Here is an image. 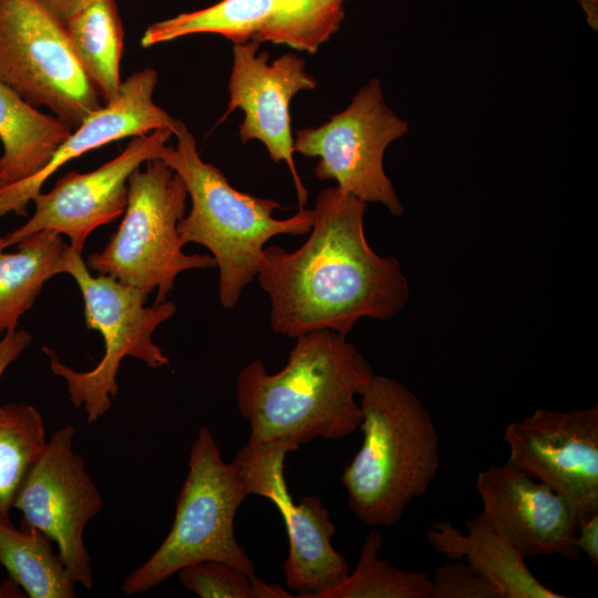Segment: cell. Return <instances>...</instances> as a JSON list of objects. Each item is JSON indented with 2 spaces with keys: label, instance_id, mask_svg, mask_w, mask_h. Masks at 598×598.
Wrapping results in <instances>:
<instances>
[{
  "label": "cell",
  "instance_id": "25",
  "mask_svg": "<svg viewBox=\"0 0 598 598\" xmlns=\"http://www.w3.org/2000/svg\"><path fill=\"white\" fill-rule=\"evenodd\" d=\"M346 0H281L283 17L275 43L315 53L339 29Z\"/></svg>",
  "mask_w": 598,
  "mask_h": 598
},
{
  "label": "cell",
  "instance_id": "8",
  "mask_svg": "<svg viewBox=\"0 0 598 598\" xmlns=\"http://www.w3.org/2000/svg\"><path fill=\"white\" fill-rule=\"evenodd\" d=\"M0 82L72 130L104 104L63 23L35 0H0Z\"/></svg>",
  "mask_w": 598,
  "mask_h": 598
},
{
  "label": "cell",
  "instance_id": "5",
  "mask_svg": "<svg viewBox=\"0 0 598 598\" xmlns=\"http://www.w3.org/2000/svg\"><path fill=\"white\" fill-rule=\"evenodd\" d=\"M249 495L238 466L224 462L210 430L202 425L190 447L172 528L155 553L127 575L121 591L143 594L203 560H220L255 577L254 564L234 533L237 511Z\"/></svg>",
  "mask_w": 598,
  "mask_h": 598
},
{
  "label": "cell",
  "instance_id": "18",
  "mask_svg": "<svg viewBox=\"0 0 598 598\" xmlns=\"http://www.w3.org/2000/svg\"><path fill=\"white\" fill-rule=\"evenodd\" d=\"M72 128L42 113L0 82L1 187L41 172Z\"/></svg>",
  "mask_w": 598,
  "mask_h": 598
},
{
  "label": "cell",
  "instance_id": "26",
  "mask_svg": "<svg viewBox=\"0 0 598 598\" xmlns=\"http://www.w3.org/2000/svg\"><path fill=\"white\" fill-rule=\"evenodd\" d=\"M181 584L200 598H258L247 574L220 560H203L177 571Z\"/></svg>",
  "mask_w": 598,
  "mask_h": 598
},
{
  "label": "cell",
  "instance_id": "3",
  "mask_svg": "<svg viewBox=\"0 0 598 598\" xmlns=\"http://www.w3.org/2000/svg\"><path fill=\"white\" fill-rule=\"evenodd\" d=\"M359 395L362 444L341 480L362 523L390 526L434 480L439 437L430 412L395 379L373 374Z\"/></svg>",
  "mask_w": 598,
  "mask_h": 598
},
{
  "label": "cell",
  "instance_id": "27",
  "mask_svg": "<svg viewBox=\"0 0 598 598\" xmlns=\"http://www.w3.org/2000/svg\"><path fill=\"white\" fill-rule=\"evenodd\" d=\"M430 598H501V594L467 563L454 561L437 567Z\"/></svg>",
  "mask_w": 598,
  "mask_h": 598
},
{
  "label": "cell",
  "instance_id": "31",
  "mask_svg": "<svg viewBox=\"0 0 598 598\" xmlns=\"http://www.w3.org/2000/svg\"><path fill=\"white\" fill-rule=\"evenodd\" d=\"M586 13L589 25L597 30L598 28V0H577Z\"/></svg>",
  "mask_w": 598,
  "mask_h": 598
},
{
  "label": "cell",
  "instance_id": "20",
  "mask_svg": "<svg viewBox=\"0 0 598 598\" xmlns=\"http://www.w3.org/2000/svg\"><path fill=\"white\" fill-rule=\"evenodd\" d=\"M282 17L281 0H221L206 9L152 23L141 44L150 48L196 33L221 34L234 44L251 40L275 43Z\"/></svg>",
  "mask_w": 598,
  "mask_h": 598
},
{
  "label": "cell",
  "instance_id": "29",
  "mask_svg": "<svg viewBox=\"0 0 598 598\" xmlns=\"http://www.w3.org/2000/svg\"><path fill=\"white\" fill-rule=\"evenodd\" d=\"M575 545L585 553L590 564L598 567V513L579 523Z\"/></svg>",
  "mask_w": 598,
  "mask_h": 598
},
{
  "label": "cell",
  "instance_id": "6",
  "mask_svg": "<svg viewBox=\"0 0 598 598\" xmlns=\"http://www.w3.org/2000/svg\"><path fill=\"white\" fill-rule=\"evenodd\" d=\"M135 169L127 182V204L117 230L102 251L92 252L89 269L134 287L155 303L166 300L176 277L188 269L216 266L212 255H186L178 223L188 196L182 177L161 158Z\"/></svg>",
  "mask_w": 598,
  "mask_h": 598
},
{
  "label": "cell",
  "instance_id": "4",
  "mask_svg": "<svg viewBox=\"0 0 598 598\" xmlns=\"http://www.w3.org/2000/svg\"><path fill=\"white\" fill-rule=\"evenodd\" d=\"M173 134L176 147L166 146L161 159L178 173L192 200L189 213L178 223V234L184 245L195 243L210 251L219 268V301L233 309L257 276L267 241L277 235L309 233L313 209L275 218L280 204L231 187L218 168L200 158L195 137L183 122L176 121Z\"/></svg>",
  "mask_w": 598,
  "mask_h": 598
},
{
  "label": "cell",
  "instance_id": "33",
  "mask_svg": "<svg viewBox=\"0 0 598 598\" xmlns=\"http://www.w3.org/2000/svg\"><path fill=\"white\" fill-rule=\"evenodd\" d=\"M0 188H1V182H0Z\"/></svg>",
  "mask_w": 598,
  "mask_h": 598
},
{
  "label": "cell",
  "instance_id": "14",
  "mask_svg": "<svg viewBox=\"0 0 598 598\" xmlns=\"http://www.w3.org/2000/svg\"><path fill=\"white\" fill-rule=\"evenodd\" d=\"M259 44L257 40L234 44L229 101L218 123L236 109L244 112L245 117L239 125L241 142L259 140L276 163L286 162L296 186L299 209H302L307 204L308 190L292 157L289 105L295 94L315 89L317 81L305 71V61L296 54L286 53L268 64V52L256 54Z\"/></svg>",
  "mask_w": 598,
  "mask_h": 598
},
{
  "label": "cell",
  "instance_id": "11",
  "mask_svg": "<svg viewBox=\"0 0 598 598\" xmlns=\"http://www.w3.org/2000/svg\"><path fill=\"white\" fill-rule=\"evenodd\" d=\"M75 429L52 433L29 470L13 503L22 513L21 528L37 529L58 546L76 582L93 588L84 530L103 507V498L85 461L73 450Z\"/></svg>",
  "mask_w": 598,
  "mask_h": 598
},
{
  "label": "cell",
  "instance_id": "22",
  "mask_svg": "<svg viewBox=\"0 0 598 598\" xmlns=\"http://www.w3.org/2000/svg\"><path fill=\"white\" fill-rule=\"evenodd\" d=\"M0 565L30 598H73L75 579L53 549V542L37 529L0 522Z\"/></svg>",
  "mask_w": 598,
  "mask_h": 598
},
{
  "label": "cell",
  "instance_id": "28",
  "mask_svg": "<svg viewBox=\"0 0 598 598\" xmlns=\"http://www.w3.org/2000/svg\"><path fill=\"white\" fill-rule=\"evenodd\" d=\"M32 337L24 330H10L0 339V380L18 357L30 346Z\"/></svg>",
  "mask_w": 598,
  "mask_h": 598
},
{
  "label": "cell",
  "instance_id": "7",
  "mask_svg": "<svg viewBox=\"0 0 598 598\" xmlns=\"http://www.w3.org/2000/svg\"><path fill=\"white\" fill-rule=\"evenodd\" d=\"M65 274L80 288L86 327L101 333L104 354L93 369L75 371L54 350L43 347V351L53 374L65 381L72 404L83 408L86 421L93 423L111 409L118 394L116 375L125 357L136 358L152 369L169 363L154 343L153 333L174 316L176 306L168 300L146 306L148 296L109 276H92L81 254L71 248Z\"/></svg>",
  "mask_w": 598,
  "mask_h": 598
},
{
  "label": "cell",
  "instance_id": "12",
  "mask_svg": "<svg viewBox=\"0 0 598 598\" xmlns=\"http://www.w3.org/2000/svg\"><path fill=\"white\" fill-rule=\"evenodd\" d=\"M507 463L550 486L575 507L578 525L598 513V406L537 409L507 425Z\"/></svg>",
  "mask_w": 598,
  "mask_h": 598
},
{
  "label": "cell",
  "instance_id": "13",
  "mask_svg": "<svg viewBox=\"0 0 598 598\" xmlns=\"http://www.w3.org/2000/svg\"><path fill=\"white\" fill-rule=\"evenodd\" d=\"M172 135L173 128L163 127L134 136L116 157L96 169L63 175L50 192L32 198L34 214L2 236L4 247L37 231L53 230L69 237L70 248L82 254L93 230L124 213L131 174L147 161L161 158Z\"/></svg>",
  "mask_w": 598,
  "mask_h": 598
},
{
  "label": "cell",
  "instance_id": "32",
  "mask_svg": "<svg viewBox=\"0 0 598 598\" xmlns=\"http://www.w3.org/2000/svg\"><path fill=\"white\" fill-rule=\"evenodd\" d=\"M25 597L22 589L10 578L0 585V598H21Z\"/></svg>",
  "mask_w": 598,
  "mask_h": 598
},
{
  "label": "cell",
  "instance_id": "16",
  "mask_svg": "<svg viewBox=\"0 0 598 598\" xmlns=\"http://www.w3.org/2000/svg\"><path fill=\"white\" fill-rule=\"evenodd\" d=\"M157 78V72L151 68L134 72L122 81L112 100L72 130L41 172L25 181L1 187L0 217L10 213L25 216L29 203L41 192L43 184L64 164L90 151L157 128L169 127L174 132L177 120L153 100Z\"/></svg>",
  "mask_w": 598,
  "mask_h": 598
},
{
  "label": "cell",
  "instance_id": "21",
  "mask_svg": "<svg viewBox=\"0 0 598 598\" xmlns=\"http://www.w3.org/2000/svg\"><path fill=\"white\" fill-rule=\"evenodd\" d=\"M69 42L105 103L121 86L124 31L115 0H90L63 22Z\"/></svg>",
  "mask_w": 598,
  "mask_h": 598
},
{
  "label": "cell",
  "instance_id": "2",
  "mask_svg": "<svg viewBox=\"0 0 598 598\" xmlns=\"http://www.w3.org/2000/svg\"><path fill=\"white\" fill-rule=\"evenodd\" d=\"M296 339L280 371L270 374L256 359L237 375V406L250 427L247 444L337 440L360 426L354 396L374 374L370 363L344 336L329 329Z\"/></svg>",
  "mask_w": 598,
  "mask_h": 598
},
{
  "label": "cell",
  "instance_id": "10",
  "mask_svg": "<svg viewBox=\"0 0 598 598\" xmlns=\"http://www.w3.org/2000/svg\"><path fill=\"white\" fill-rule=\"evenodd\" d=\"M289 439L247 444L235 455L250 495L270 499L283 518L289 554L283 563L287 586L296 598H317L340 585L349 575L344 556L331 545L336 526L318 496L293 503L285 480V458L299 448Z\"/></svg>",
  "mask_w": 598,
  "mask_h": 598
},
{
  "label": "cell",
  "instance_id": "23",
  "mask_svg": "<svg viewBox=\"0 0 598 598\" xmlns=\"http://www.w3.org/2000/svg\"><path fill=\"white\" fill-rule=\"evenodd\" d=\"M45 443L43 419L33 405H0V522H11L17 494Z\"/></svg>",
  "mask_w": 598,
  "mask_h": 598
},
{
  "label": "cell",
  "instance_id": "17",
  "mask_svg": "<svg viewBox=\"0 0 598 598\" xmlns=\"http://www.w3.org/2000/svg\"><path fill=\"white\" fill-rule=\"evenodd\" d=\"M464 534L450 522L433 523L426 536L432 548L466 563L492 581L501 598H565L545 587L528 569L525 558L481 513L465 523Z\"/></svg>",
  "mask_w": 598,
  "mask_h": 598
},
{
  "label": "cell",
  "instance_id": "19",
  "mask_svg": "<svg viewBox=\"0 0 598 598\" xmlns=\"http://www.w3.org/2000/svg\"><path fill=\"white\" fill-rule=\"evenodd\" d=\"M7 252L0 235V332L16 330L20 317L28 311L53 276L66 270L70 246L60 234L40 230Z\"/></svg>",
  "mask_w": 598,
  "mask_h": 598
},
{
  "label": "cell",
  "instance_id": "30",
  "mask_svg": "<svg viewBox=\"0 0 598 598\" xmlns=\"http://www.w3.org/2000/svg\"><path fill=\"white\" fill-rule=\"evenodd\" d=\"M62 23L90 0H35Z\"/></svg>",
  "mask_w": 598,
  "mask_h": 598
},
{
  "label": "cell",
  "instance_id": "1",
  "mask_svg": "<svg viewBox=\"0 0 598 598\" xmlns=\"http://www.w3.org/2000/svg\"><path fill=\"white\" fill-rule=\"evenodd\" d=\"M365 209V202L327 187L298 249L265 247L257 277L270 300L275 333L297 338L329 329L347 337L359 319L386 320L405 307L408 281L394 257H382L368 244Z\"/></svg>",
  "mask_w": 598,
  "mask_h": 598
},
{
  "label": "cell",
  "instance_id": "9",
  "mask_svg": "<svg viewBox=\"0 0 598 598\" xmlns=\"http://www.w3.org/2000/svg\"><path fill=\"white\" fill-rule=\"evenodd\" d=\"M408 127L388 109L380 81L373 79L327 123L298 130L293 152L320 157L315 168L319 179H334L341 192L367 204H382L393 216H401L404 208L384 173L383 154Z\"/></svg>",
  "mask_w": 598,
  "mask_h": 598
},
{
  "label": "cell",
  "instance_id": "24",
  "mask_svg": "<svg viewBox=\"0 0 598 598\" xmlns=\"http://www.w3.org/2000/svg\"><path fill=\"white\" fill-rule=\"evenodd\" d=\"M382 538L371 532L360 550L352 574L317 598H430L432 579L427 571L403 570L379 557Z\"/></svg>",
  "mask_w": 598,
  "mask_h": 598
},
{
  "label": "cell",
  "instance_id": "15",
  "mask_svg": "<svg viewBox=\"0 0 598 598\" xmlns=\"http://www.w3.org/2000/svg\"><path fill=\"white\" fill-rule=\"evenodd\" d=\"M485 518L526 559L559 555L580 558L573 504L547 484L505 463L481 471L475 482Z\"/></svg>",
  "mask_w": 598,
  "mask_h": 598
}]
</instances>
